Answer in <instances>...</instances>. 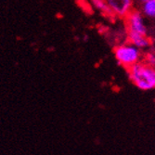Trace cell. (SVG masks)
<instances>
[{"label": "cell", "mask_w": 155, "mask_h": 155, "mask_svg": "<svg viewBox=\"0 0 155 155\" xmlns=\"http://www.w3.org/2000/svg\"><path fill=\"white\" fill-rule=\"evenodd\" d=\"M127 72L132 83L139 89H155V67L139 61L128 68Z\"/></svg>", "instance_id": "1"}, {"label": "cell", "mask_w": 155, "mask_h": 155, "mask_svg": "<svg viewBox=\"0 0 155 155\" xmlns=\"http://www.w3.org/2000/svg\"><path fill=\"white\" fill-rule=\"evenodd\" d=\"M114 57L121 66L128 69L134 64L141 61L142 53L141 49L128 42L115 47Z\"/></svg>", "instance_id": "2"}, {"label": "cell", "mask_w": 155, "mask_h": 155, "mask_svg": "<svg viewBox=\"0 0 155 155\" xmlns=\"http://www.w3.org/2000/svg\"><path fill=\"white\" fill-rule=\"evenodd\" d=\"M126 29L127 34L147 35V26L145 22V17L141 11L133 9L125 17Z\"/></svg>", "instance_id": "3"}, {"label": "cell", "mask_w": 155, "mask_h": 155, "mask_svg": "<svg viewBox=\"0 0 155 155\" xmlns=\"http://www.w3.org/2000/svg\"><path fill=\"white\" fill-rule=\"evenodd\" d=\"M110 15L125 18L133 10L134 0H106Z\"/></svg>", "instance_id": "4"}, {"label": "cell", "mask_w": 155, "mask_h": 155, "mask_svg": "<svg viewBox=\"0 0 155 155\" xmlns=\"http://www.w3.org/2000/svg\"><path fill=\"white\" fill-rule=\"evenodd\" d=\"M128 41L139 49H145L150 46V41L147 37V35L128 34Z\"/></svg>", "instance_id": "5"}, {"label": "cell", "mask_w": 155, "mask_h": 155, "mask_svg": "<svg viewBox=\"0 0 155 155\" xmlns=\"http://www.w3.org/2000/svg\"><path fill=\"white\" fill-rule=\"evenodd\" d=\"M141 12L144 17L155 21V0H147L141 4Z\"/></svg>", "instance_id": "6"}, {"label": "cell", "mask_w": 155, "mask_h": 155, "mask_svg": "<svg viewBox=\"0 0 155 155\" xmlns=\"http://www.w3.org/2000/svg\"><path fill=\"white\" fill-rule=\"evenodd\" d=\"M91 1H92V5L97 10L101 11L104 14H110L108 5L106 3V0H91Z\"/></svg>", "instance_id": "7"}, {"label": "cell", "mask_w": 155, "mask_h": 155, "mask_svg": "<svg viewBox=\"0 0 155 155\" xmlns=\"http://www.w3.org/2000/svg\"><path fill=\"white\" fill-rule=\"evenodd\" d=\"M146 63H148L150 66L155 67V54L154 53H147L145 56V61Z\"/></svg>", "instance_id": "8"}, {"label": "cell", "mask_w": 155, "mask_h": 155, "mask_svg": "<svg viewBox=\"0 0 155 155\" xmlns=\"http://www.w3.org/2000/svg\"><path fill=\"white\" fill-rule=\"evenodd\" d=\"M145 1H147V0H137V2L138 3H140V4H142L143 2H145Z\"/></svg>", "instance_id": "9"}]
</instances>
